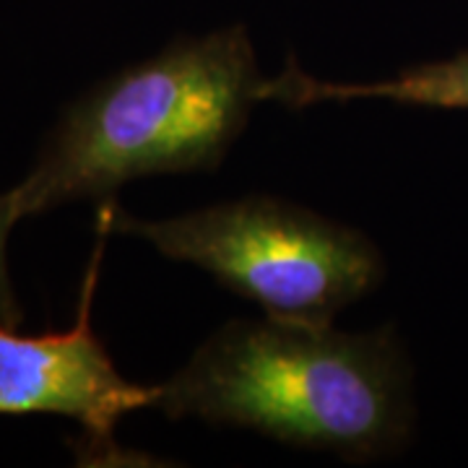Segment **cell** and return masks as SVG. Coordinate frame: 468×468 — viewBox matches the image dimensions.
<instances>
[{
    "label": "cell",
    "mask_w": 468,
    "mask_h": 468,
    "mask_svg": "<svg viewBox=\"0 0 468 468\" xmlns=\"http://www.w3.org/2000/svg\"><path fill=\"white\" fill-rule=\"evenodd\" d=\"M169 419L245 427L346 461L401 452L414 437L411 365L393 328L349 334L334 323L232 320L167 383Z\"/></svg>",
    "instance_id": "obj_1"
},
{
    "label": "cell",
    "mask_w": 468,
    "mask_h": 468,
    "mask_svg": "<svg viewBox=\"0 0 468 468\" xmlns=\"http://www.w3.org/2000/svg\"><path fill=\"white\" fill-rule=\"evenodd\" d=\"M242 24L180 37L70 101L29 175L8 190L18 221L73 201H112L149 175L217 169L263 101Z\"/></svg>",
    "instance_id": "obj_2"
},
{
    "label": "cell",
    "mask_w": 468,
    "mask_h": 468,
    "mask_svg": "<svg viewBox=\"0 0 468 468\" xmlns=\"http://www.w3.org/2000/svg\"><path fill=\"white\" fill-rule=\"evenodd\" d=\"M110 232L135 234L165 258L211 273L258 302L268 318L334 323L383 282L385 263L367 234L297 203L248 196L162 221H141L100 203Z\"/></svg>",
    "instance_id": "obj_3"
},
{
    "label": "cell",
    "mask_w": 468,
    "mask_h": 468,
    "mask_svg": "<svg viewBox=\"0 0 468 468\" xmlns=\"http://www.w3.org/2000/svg\"><path fill=\"white\" fill-rule=\"evenodd\" d=\"M97 229L100 242L86 268L70 331L21 335L0 323V414L76 419L89 435V451L115 455V424L135 409L154 406L156 385L144 388L125 380L91 328V300L110 227L100 218Z\"/></svg>",
    "instance_id": "obj_4"
},
{
    "label": "cell",
    "mask_w": 468,
    "mask_h": 468,
    "mask_svg": "<svg viewBox=\"0 0 468 468\" xmlns=\"http://www.w3.org/2000/svg\"><path fill=\"white\" fill-rule=\"evenodd\" d=\"M354 100H388L406 107L432 110H468V50L445 60L403 68L390 79L367 84L320 81L304 73L297 63H289L263 86V101H279L292 110L320 101L346 104Z\"/></svg>",
    "instance_id": "obj_5"
},
{
    "label": "cell",
    "mask_w": 468,
    "mask_h": 468,
    "mask_svg": "<svg viewBox=\"0 0 468 468\" xmlns=\"http://www.w3.org/2000/svg\"><path fill=\"white\" fill-rule=\"evenodd\" d=\"M18 221L14 203H11V193L0 196V323L8 328H16L24 320L21 304L16 302L14 294V284H11V273H8V261H5V250H8V234Z\"/></svg>",
    "instance_id": "obj_6"
}]
</instances>
